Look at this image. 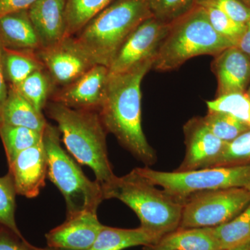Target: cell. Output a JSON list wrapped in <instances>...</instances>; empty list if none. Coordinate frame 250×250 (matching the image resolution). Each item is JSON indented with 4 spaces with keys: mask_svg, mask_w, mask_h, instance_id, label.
<instances>
[{
    "mask_svg": "<svg viewBox=\"0 0 250 250\" xmlns=\"http://www.w3.org/2000/svg\"><path fill=\"white\" fill-rule=\"evenodd\" d=\"M155 59L141 62L127 71L109 73L105 96L98 113L108 133L146 166L156 161L155 151L141 125V82Z\"/></svg>",
    "mask_w": 250,
    "mask_h": 250,
    "instance_id": "obj_1",
    "label": "cell"
},
{
    "mask_svg": "<svg viewBox=\"0 0 250 250\" xmlns=\"http://www.w3.org/2000/svg\"><path fill=\"white\" fill-rule=\"evenodd\" d=\"M151 16L149 0H115L70 39L93 65L108 67L128 36Z\"/></svg>",
    "mask_w": 250,
    "mask_h": 250,
    "instance_id": "obj_2",
    "label": "cell"
},
{
    "mask_svg": "<svg viewBox=\"0 0 250 250\" xmlns=\"http://www.w3.org/2000/svg\"><path fill=\"white\" fill-rule=\"evenodd\" d=\"M47 116L57 123L62 143L74 159L93 171L101 185L116 177L108 159L106 131L98 111L75 109L48 102Z\"/></svg>",
    "mask_w": 250,
    "mask_h": 250,
    "instance_id": "obj_3",
    "label": "cell"
},
{
    "mask_svg": "<svg viewBox=\"0 0 250 250\" xmlns=\"http://www.w3.org/2000/svg\"><path fill=\"white\" fill-rule=\"evenodd\" d=\"M104 199H117L135 212L141 228L162 238L179 228L183 203L159 190L134 169L101 185Z\"/></svg>",
    "mask_w": 250,
    "mask_h": 250,
    "instance_id": "obj_4",
    "label": "cell"
},
{
    "mask_svg": "<svg viewBox=\"0 0 250 250\" xmlns=\"http://www.w3.org/2000/svg\"><path fill=\"white\" fill-rule=\"evenodd\" d=\"M233 46L236 45L214 30L205 9L196 5L171 24L152 69L162 72L175 70L193 57L216 56Z\"/></svg>",
    "mask_w": 250,
    "mask_h": 250,
    "instance_id": "obj_5",
    "label": "cell"
},
{
    "mask_svg": "<svg viewBox=\"0 0 250 250\" xmlns=\"http://www.w3.org/2000/svg\"><path fill=\"white\" fill-rule=\"evenodd\" d=\"M42 141L48 162L47 177L65 199L66 218L84 211L97 213L104 200L101 184L88 179L75 159L62 148L57 126L47 123Z\"/></svg>",
    "mask_w": 250,
    "mask_h": 250,
    "instance_id": "obj_6",
    "label": "cell"
},
{
    "mask_svg": "<svg viewBox=\"0 0 250 250\" xmlns=\"http://www.w3.org/2000/svg\"><path fill=\"white\" fill-rule=\"evenodd\" d=\"M134 170L183 205L187 197L197 192L246 188L250 184V165L208 167L184 172H163L147 166Z\"/></svg>",
    "mask_w": 250,
    "mask_h": 250,
    "instance_id": "obj_7",
    "label": "cell"
},
{
    "mask_svg": "<svg viewBox=\"0 0 250 250\" xmlns=\"http://www.w3.org/2000/svg\"><path fill=\"white\" fill-rule=\"evenodd\" d=\"M250 204L246 188L197 192L184 202L179 228H214L232 220Z\"/></svg>",
    "mask_w": 250,
    "mask_h": 250,
    "instance_id": "obj_8",
    "label": "cell"
},
{
    "mask_svg": "<svg viewBox=\"0 0 250 250\" xmlns=\"http://www.w3.org/2000/svg\"><path fill=\"white\" fill-rule=\"evenodd\" d=\"M170 25L153 16L143 21L117 52L108 67L109 73H122L141 62L155 59Z\"/></svg>",
    "mask_w": 250,
    "mask_h": 250,
    "instance_id": "obj_9",
    "label": "cell"
},
{
    "mask_svg": "<svg viewBox=\"0 0 250 250\" xmlns=\"http://www.w3.org/2000/svg\"><path fill=\"white\" fill-rule=\"evenodd\" d=\"M185 157L176 171L184 172L213 167L227 143L218 139L206 125L203 117H195L184 126Z\"/></svg>",
    "mask_w": 250,
    "mask_h": 250,
    "instance_id": "obj_10",
    "label": "cell"
},
{
    "mask_svg": "<svg viewBox=\"0 0 250 250\" xmlns=\"http://www.w3.org/2000/svg\"><path fill=\"white\" fill-rule=\"evenodd\" d=\"M109 76L107 67L95 65L70 84L54 91L50 101L75 109L98 111Z\"/></svg>",
    "mask_w": 250,
    "mask_h": 250,
    "instance_id": "obj_11",
    "label": "cell"
},
{
    "mask_svg": "<svg viewBox=\"0 0 250 250\" xmlns=\"http://www.w3.org/2000/svg\"><path fill=\"white\" fill-rule=\"evenodd\" d=\"M36 53L55 85L62 87L70 84L95 65L72 45L70 38Z\"/></svg>",
    "mask_w": 250,
    "mask_h": 250,
    "instance_id": "obj_12",
    "label": "cell"
},
{
    "mask_svg": "<svg viewBox=\"0 0 250 250\" xmlns=\"http://www.w3.org/2000/svg\"><path fill=\"white\" fill-rule=\"evenodd\" d=\"M47 168V156L42 141L20 153L9 164V173L17 195L27 198L37 197L45 186Z\"/></svg>",
    "mask_w": 250,
    "mask_h": 250,
    "instance_id": "obj_13",
    "label": "cell"
},
{
    "mask_svg": "<svg viewBox=\"0 0 250 250\" xmlns=\"http://www.w3.org/2000/svg\"><path fill=\"white\" fill-rule=\"evenodd\" d=\"M103 226L95 212H82L67 217L62 225L45 235L47 246L67 250H89Z\"/></svg>",
    "mask_w": 250,
    "mask_h": 250,
    "instance_id": "obj_14",
    "label": "cell"
},
{
    "mask_svg": "<svg viewBox=\"0 0 250 250\" xmlns=\"http://www.w3.org/2000/svg\"><path fill=\"white\" fill-rule=\"evenodd\" d=\"M215 57L211 68L218 80L217 97L246 93L250 83V59L236 46Z\"/></svg>",
    "mask_w": 250,
    "mask_h": 250,
    "instance_id": "obj_15",
    "label": "cell"
},
{
    "mask_svg": "<svg viewBox=\"0 0 250 250\" xmlns=\"http://www.w3.org/2000/svg\"><path fill=\"white\" fill-rule=\"evenodd\" d=\"M28 13L42 48L66 39L65 0H37Z\"/></svg>",
    "mask_w": 250,
    "mask_h": 250,
    "instance_id": "obj_16",
    "label": "cell"
},
{
    "mask_svg": "<svg viewBox=\"0 0 250 250\" xmlns=\"http://www.w3.org/2000/svg\"><path fill=\"white\" fill-rule=\"evenodd\" d=\"M0 42L3 47L9 49L34 52L42 49L28 10L0 18Z\"/></svg>",
    "mask_w": 250,
    "mask_h": 250,
    "instance_id": "obj_17",
    "label": "cell"
},
{
    "mask_svg": "<svg viewBox=\"0 0 250 250\" xmlns=\"http://www.w3.org/2000/svg\"><path fill=\"white\" fill-rule=\"evenodd\" d=\"M144 250H221L212 228H178Z\"/></svg>",
    "mask_w": 250,
    "mask_h": 250,
    "instance_id": "obj_18",
    "label": "cell"
},
{
    "mask_svg": "<svg viewBox=\"0 0 250 250\" xmlns=\"http://www.w3.org/2000/svg\"><path fill=\"white\" fill-rule=\"evenodd\" d=\"M47 123L42 112L37 111L14 86L9 85L1 125L23 126L42 134Z\"/></svg>",
    "mask_w": 250,
    "mask_h": 250,
    "instance_id": "obj_19",
    "label": "cell"
},
{
    "mask_svg": "<svg viewBox=\"0 0 250 250\" xmlns=\"http://www.w3.org/2000/svg\"><path fill=\"white\" fill-rule=\"evenodd\" d=\"M161 238L140 227L119 229L104 226L93 246L88 250H123L131 247L155 244Z\"/></svg>",
    "mask_w": 250,
    "mask_h": 250,
    "instance_id": "obj_20",
    "label": "cell"
},
{
    "mask_svg": "<svg viewBox=\"0 0 250 250\" xmlns=\"http://www.w3.org/2000/svg\"><path fill=\"white\" fill-rule=\"evenodd\" d=\"M3 64L8 84L16 86L37 70L45 68L34 51L3 48Z\"/></svg>",
    "mask_w": 250,
    "mask_h": 250,
    "instance_id": "obj_21",
    "label": "cell"
},
{
    "mask_svg": "<svg viewBox=\"0 0 250 250\" xmlns=\"http://www.w3.org/2000/svg\"><path fill=\"white\" fill-rule=\"evenodd\" d=\"M115 0H65L66 39L73 37Z\"/></svg>",
    "mask_w": 250,
    "mask_h": 250,
    "instance_id": "obj_22",
    "label": "cell"
},
{
    "mask_svg": "<svg viewBox=\"0 0 250 250\" xmlns=\"http://www.w3.org/2000/svg\"><path fill=\"white\" fill-rule=\"evenodd\" d=\"M55 86L53 80L44 68L31 74L14 87L37 111L42 113L54 93Z\"/></svg>",
    "mask_w": 250,
    "mask_h": 250,
    "instance_id": "obj_23",
    "label": "cell"
},
{
    "mask_svg": "<svg viewBox=\"0 0 250 250\" xmlns=\"http://www.w3.org/2000/svg\"><path fill=\"white\" fill-rule=\"evenodd\" d=\"M220 250L229 249L250 240V204L228 223L212 228Z\"/></svg>",
    "mask_w": 250,
    "mask_h": 250,
    "instance_id": "obj_24",
    "label": "cell"
},
{
    "mask_svg": "<svg viewBox=\"0 0 250 250\" xmlns=\"http://www.w3.org/2000/svg\"><path fill=\"white\" fill-rule=\"evenodd\" d=\"M0 138L4 146L8 164L18 154L42 141V133L23 126L0 125Z\"/></svg>",
    "mask_w": 250,
    "mask_h": 250,
    "instance_id": "obj_25",
    "label": "cell"
},
{
    "mask_svg": "<svg viewBox=\"0 0 250 250\" xmlns=\"http://www.w3.org/2000/svg\"><path fill=\"white\" fill-rule=\"evenodd\" d=\"M206 125L215 136L229 143L250 129V126L232 115L223 112L208 111L203 117Z\"/></svg>",
    "mask_w": 250,
    "mask_h": 250,
    "instance_id": "obj_26",
    "label": "cell"
},
{
    "mask_svg": "<svg viewBox=\"0 0 250 250\" xmlns=\"http://www.w3.org/2000/svg\"><path fill=\"white\" fill-rule=\"evenodd\" d=\"M17 195L11 174L0 177V230L9 229L22 236L16 221V197Z\"/></svg>",
    "mask_w": 250,
    "mask_h": 250,
    "instance_id": "obj_27",
    "label": "cell"
},
{
    "mask_svg": "<svg viewBox=\"0 0 250 250\" xmlns=\"http://www.w3.org/2000/svg\"><path fill=\"white\" fill-rule=\"evenodd\" d=\"M208 111L232 115L250 126V99L246 93H232L207 102Z\"/></svg>",
    "mask_w": 250,
    "mask_h": 250,
    "instance_id": "obj_28",
    "label": "cell"
},
{
    "mask_svg": "<svg viewBox=\"0 0 250 250\" xmlns=\"http://www.w3.org/2000/svg\"><path fill=\"white\" fill-rule=\"evenodd\" d=\"M200 6L205 9L208 21L214 30L222 37L231 41L236 46L244 34L246 24L236 22L214 6L210 5Z\"/></svg>",
    "mask_w": 250,
    "mask_h": 250,
    "instance_id": "obj_29",
    "label": "cell"
},
{
    "mask_svg": "<svg viewBox=\"0 0 250 250\" xmlns=\"http://www.w3.org/2000/svg\"><path fill=\"white\" fill-rule=\"evenodd\" d=\"M250 165V129L227 143L215 167Z\"/></svg>",
    "mask_w": 250,
    "mask_h": 250,
    "instance_id": "obj_30",
    "label": "cell"
},
{
    "mask_svg": "<svg viewBox=\"0 0 250 250\" xmlns=\"http://www.w3.org/2000/svg\"><path fill=\"white\" fill-rule=\"evenodd\" d=\"M197 0H149L152 16L162 22L172 24L196 6Z\"/></svg>",
    "mask_w": 250,
    "mask_h": 250,
    "instance_id": "obj_31",
    "label": "cell"
},
{
    "mask_svg": "<svg viewBox=\"0 0 250 250\" xmlns=\"http://www.w3.org/2000/svg\"><path fill=\"white\" fill-rule=\"evenodd\" d=\"M196 5L214 6L242 24H246L250 21V7L241 0H197Z\"/></svg>",
    "mask_w": 250,
    "mask_h": 250,
    "instance_id": "obj_32",
    "label": "cell"
},
{
    "mask_svg": "<svg viewBox=\"0 0 250 250\" xmlns=\"http://www.w3.org/2000/svg\"><path fill=\"white\" fill-rule=\"evenodd\" d=\"M0 250H41L9 229L0 230Z\"/></svg>",
    "mask_w": 250,
    "mask_h": 250,
    "instance_id": "obj_33",
    "label": "cell"
},
{
    "mask_svg": "<svg viewBox=\"0 0 250 250\" xmlns=\"http://www.w3.org/2000/svg\"><path fill=\"white\" fill-rule=\"evenodd\" d=\"M37 0H0V18L17 11L28 10Z\"/></svg>",
    "mask_w": 250,
    "mask_h": 250,
    "instance_id": "obj_34",
    "label": "cell"
},
{
    "mask_svg": "<svg viewBox=\"0 0 250 250\" xmlns=\"http://www.w3.org/2000/svg\"><path fill=\"white\" fill-rule=\"evenodd\" d=\"M3 45L0 42V125H1V115L5 102L9 92V84L5 77L4 64H3Z\"/></svg>",
    "mask_w": 250,
    "mask_h": 250,
    "instance_id": "obj_35",
    "label": "cell"
},
{
    "mask_svg": "<svg viewBox=\"0 0 250 250\" xmlns=\"http://www.w3.org/2000/svg\"><path fill=\"white\" fill-rule=\"evenodd\" d=\"M236 47L250 59V21L246 23L244 34L238 41Z\"/></svg>",
    "mask_w": 250,
    "mask_h": 250,
    "instance_id": "obj_36",
    "label": "cell"
},
{
    "mask_svg": "<svg viewBox=\"0 0 250 250\" xmlns=\"http://www.w3.org/2000/svg\"><path fill=\"white\" fill-rule=\"evenodd\" d=\"M224 250H250V240L243 244L239 245V246Z\"/></svg>",
    "mask_w": 250,
    "mask_h": 250,
    "instance_id": "obj_37",
    "label": "cell"
},
{
    "mask_svg": "<svg viewBox=\"0 0 250 250\" xmlns=\"http://www.w3.org/2000/svg\"><path fill=\"white\" fill-rule=\"evenodd\" d=\"M41 250H62V249H57V248H41Z\"/></svg>",
    "mask_w": 250,
    "mask_h": 250,
    "instance_id": "obj_38",
    "label": "cell"
},
{
    "mask_svg": "<svg viewBox=\"0 0 250 250\" xmlns=\"http://www.w3.org/2000/svg\"><path fill=\"white\" fill-rule=\"evenodd\" d=\"M245 4H246L247 6H249L250 7V0H241Z\"/></svg>",
    "mask_w": 250,
    "mask_h": 250,
    "instance_id": "obj_39",
    "label": "cell"
},
{
    "mask_svg": "<svg viewBox=\"0 0 250 250\" xmlns=\"http://www.w3.org/2000/svg\"><path fill=\"white\" fill-rule=\"evenodd\" d=\"M246 93V95H248V98H249L250 99V85L249 88H248V89L247 90Z\"/></svg>",
    "mask_w": 250,
    "mask_h": 250,
    "instance_id": "obj_40",
    "label": "cell"
},
{
    "mask_svg": "<svg viewBox=\"0 0 250 250\" xmlns=\"http://www.w3.org/2000/svg\"><path fill=\"white\" fill-rule=\"evenodd\" d=\"M246 189H248V190L250 192V184L248 185V187H246Z\"/></svg>",
    "mask_w": 250,
    "mask_h": 250,
    "instance_id": "obj_41",
    "label": "cell"
}]
</instances>
